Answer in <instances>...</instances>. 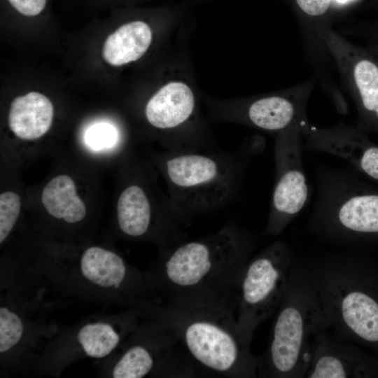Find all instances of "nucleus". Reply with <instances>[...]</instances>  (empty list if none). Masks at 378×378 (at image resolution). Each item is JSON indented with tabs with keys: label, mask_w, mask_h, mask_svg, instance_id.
<instances>
[{
	"label": "nucleus",
	"mask_w": 378,
	"mask_h": 378,
	"mask_svg": "<svg viewBox=\"0 0 378 378\" xmlns=\"http://www.w3.org/2000/svg\"><path fill=\"white\" fill-rule=\"evenodd\" d=\"M42 203L52 216L75 223L86 215V208L76 193L74 180L67 175H59L52 178L44 187Z\"/></svg>",
	"instance_id": "obj_17"
},
{
	"label": "nucleus",
	"mask_w": 378,
	"mask_h": 378,
	"mask_svg": "<svg viewBox=\"0 0 378 378\" xmlns=\"http://www.w3.org/2000/svg\"><path fill=\"white\" fill-rule=\"evenodd\" d=\"M195 108L193 92L186 83L172 81L164 85L146 104L145 114L153 127L173 129L184 123Z\"/></svg>",
	"instance_id": "obj_14"
},
{
	"label": "nucleus",
	"mask_w": 378,
	"mask_h": 378,
	"mask_svg": "<svg viewBox=\"0 0 378 378\" xmlns=\"http://www.w3.org/2000/svg\"><path fill=\"white\" fill-rule=\"evenodd\" d=\"M165 171L173 192L181 202L192 208L214 206L220 203L230 191V172L210 156H172L166 162Z\"/></svg>",
	"instance_id": "obj_9"
},
{
	"label": "nucleus",
	"mask_w": 378,
	"mask_h": 378,
	"mask_svg": "<svg viewBox=\"0 0 378 378\" xmlns=\"http://www.w3.org/2000/svg\"><path fill=\"white\" fill-rule=\"evenodd\" d=\"M123 332L111 323L96 321L83 326L76 340L88 357L102 358L111 354L120 344Z\"/></svg>",
	"instance_id": "obj_19"
},
{
	"label": "nucleus",
	"mask_w": 378,
	"mask_h": 378,
	"mask_svg": "<svg viewBox=\"0 0 378 378\" xmlns=\"http://www.w3.org/2000/svg\"><path fill=\"white\" fill-rule=\"evenodd\" d=\"M317 180V198L309 221L316 237L340 246L378 238V190L348 170H320Z\"/></svg>",
	"instance_id": "obj_5"
},
{
	"label": "nucleus",
	"mask_w": 378,
	"mask_h": 378,
	"mask_svg": "<svg viewBox=\"0 0 378 378\" xmlns=\"http://www.w3.org/2000/svg\"><path fill=\"white\" fill-rule=\"evenodd\" d=\"M330 328L305 265L295 260L258 375L303 378L318 334Z\"/></svg>",
	"instance_id": "obj_4"
},
{
	"label": "nucleus",
	"mask_w": 378,
	"mask_h": 378,
	"mask_svg": "<svg viewBox=\"0 0 378 378\" xmlns=\"http://www.w3.org/2000/svg\"><path fill=\"white\" fill-rule=\"evenodd\" d=\"M152 38L148 23L139 20L128 22L108 36L103 47V57L115 66L134 62L147 51Z\"/></svg>",
	"instance_id": "obj_16"
},
{
	"label": "nucleus",
	"mask_w": 378,
	"mask_h": 378,
	"mask_svg": "<svg viewBox=\"0 0 378 378\" xmlns=\"http://www.w3.org/2000/svg\"><path fill=\"white\" fill-rule=\"evenodd\" d=\"M251 248L244 235L230 227L183 243L162 262L158 284L168 302L233 305Z\"/></svg>",
	"instance_id": "obj_1"
},
{
	"label": "nucleus",
	"mask_w": 378,
	"mask_h": 378,
	"mask_svg": "<svg viewBox=\"0 0 378 378\" xmlns=\"http://www.w3.org/2000/svg\"><path fill=\"white\" fill-rule=\"evenodd\" d=\"M117 218L120 230L128 236L138 237L148 231L151 209L141 188L133 185L122 192L117 204Z\"/></svg>",
	"instance_id": "obj_18"
},
{
	"label": "nucleus",
	"mask_w": 378,
	"mask_h": 378,
	"mask_svg": "<svg viewBox=\"0 0 378 378\" xmlns=\"http://www.w3.org/2000/svg\"><path fill=\"white\" fill-rule=\"evenodd\" d=\"M358 111L357 129L378 133V42L356 45L333 30L321 31Z\"/></svg>",
	"instance_id": "obj_7"
},
{
	"label": "nucleus",
	"mask_w": 378,
	"mask_h": 378,
	"mask_svg": "<svg viewBox=\"0 0 378 378\" xmlns=\"http://www.w3.org/2000/svg\"><path fill=\"white\" fill-rule=\"evenodd\" d=\"M79 272L90 284L103 289L122 292L136 300L145 289L143 277L116 253L91 246L81 255Z\"/></svg>",
	"instance_id": "obj_12"
},
{
	"label": "nucleus",
	"mask_w": 378,
	"mask_h": 378,
	"mask_svg": "<svg viewBox=\"0 0 378 378\" xmlns=\"http://www.w3.org/2000/svg\"><path fill=\"white\" fill-rule=\"evenodd\" d=\"M303 148L329 153L350 163L370 178L378 181V146L356 127L344 123L329 128L300 122Z\"/></svg>",
	"instance_id": "obj_10"
},
{
	"label": "nucleus",
	"mask_w": 378,
	"mask_h": 378,
	"mask_svg": "<svg viewBox=\"0 0 378 378\" xmlns=\"http://www.w3.org/2000/svg\"><path fill=\"white\" fill-rule=\"evenodd\" d=\"M330 330L317 336L305 378L378 377V356L367 354Z\"/></svg>",
	"instance_id": "obj_11"
},
{
	"label": "nucleus",
	"mask_w": 378,
	"mask_h": 378,
	"mask_svg": "<svg viewBox=\"0 0 378 378\" xmlns=\"http://www.w3.org/2000/svg\"><path fill=\"white\" fill-rule=\"evenodd\" d=\"M117 140L118 132L115 127L106 122L91 125L85 134L86 145L94 151L108 150L114 146Z\"/></svg>",
	"instance_id": "obj_22"
},
{
	"label": "nucleus",
	"mask_w": 378,
	"mask_h": 378,
	"mask_svg": "<svg viewBox=\"0 0 378 378\" xmlns=\"http://www.w3.org/2000/svg\"><path fill=\"white\" fill-rule=\"evenodd\" d=\"M18 13L28 18L36 17L46 8L48 0H6Z\"/></svg>",
	"instance_id": "obj_23"
},
{
	"label": "nucleus",
	"mask_w": 378,
	"mask_h": 378,
	"mask_svg": "<svg viewBox=\"0 0 378 378\" xmlns=\"http://www.w3.org/2000/svg\"><path fill=\"white\" fill-rule=\"evenodd\" d=\"M24 324L20 316L6 306L0 307V353L10 352L23 337Z\"/></svg>",
	"instance_id": "obj_20"
},
{
	"label": "nucleus",
	"mask_w": 378,
	"mask_h": 378,
	"mask_svg": "<svg viewBox=\"0 0 378 378\" xmlns=\"http://www.w3.org/2000/svg\"><path fill=\"white\" fill-rule=\"evenodd\" d=\"M305 267L331 330L378 356V270L345 253Z\"/></svg>",
	"instance_id": "obj_3"
},
{
	"label": "nucleus",
	"mask_w": 378,
	"mask_h": 378,
	"mask_svg": "<svg viewBox=\"0 0 378 378\" xmlns=\"http://www.w3.org/2000/svg\"><path fill=\"white\" fill-rule=\"evenodd\" d=\"M295 259L289 245L277 240L244 267L234 298L237 321L246 332L255 328L278 309Z\"/></svg>",
	"instance_id": "obj_6"
},
{
	"label": "nucleus",
	"mask_w": 378,
	"mask_h": 378,
	"mask_svg": "<svg viewBox=\"0 0 378 378\" xmlns=\"http://www.w3.org/2000/svg\"><path fill=\"white\" fill-rule=\"evenodd\" d=\"M311 89V85L307 84L255 99L246 107L245 117L255 127L279 132L307 118L305 110Z\"/></svg>",
	"instance_id": "obj_13"
},
{
	"label": "nucleus",
	"mask_w": 378,
	"mask_h": 378,
	"mask_svg": "<svg viewBox=\"0 0 378 378\" xmlns=\"http://www.w3.org/2000/svg\"><path fill=\"white\" fill-rule=\"evenodd\" d=\"M19 195L5 192L0 195V243L2 244L13 230L20 213Z\"/></svg>",
	"instance_id": "obj_21"
},
{
	"label": "nucleus",
	"mask_w": 378,
	"mask_h": 378,
	"mask_svg": "<svg viewBox=\"0 0 378 378\" xmlns=\"http://www.w3.org/2000/svg\"><path fill=\"white\" fill-rule=\"evenodd\" d=\"M54 115L53 106L44 94L31 92L13 99L8 113V126L18 138L34 140L50 129Z\"/></svg>",
	"instance_id": "obj_15"
},
{
	"label": "nucleus",
	"mask_w": 378,
	"mask_h": 378,
	"mask_svg": "<svg viewBox=\"0 0 378 378\" xmlns=\"http://www.w3.org/2000/svg\"><path fill=\"white\" fill-rule=\"evenodd\" d=\"M337 1H340V2H346V1H347L349 0H337Z\"/></svg>",
	"instance_id": "obj_25"
},
{
	"label": "nucleus",
	"mask_w": 378,
	"mask_h": 378,
	"mask_svg": "<svg viewBox=\"0 0 378 378\" xmlns=\"http://www.w3.org/2000/svg\"><path fill=\"white\" fill-rule=\"evenodd\" d=\"M156 312L195 367L225 377H257L259 358L251 351L253 334L241 328L232 305L168 302Z\"/></svg>",
	"instance_id": "obj_2"
},
{
	"label": "nucleus",
	"mask_w": 378,
	"mask_h": 378,
	"mask_svg": "<svg viewBox=\"0 0 378 378\" xmlns=\"http://www.w3.org/2000/svg\"><path fill=\"white\" fill-rule=\"evenodd\" d=\"M300 122L279 132L274 146L275 183L265 232L279 234L297 216L309 197Z\"/></svg>",
	"instance_id": "obj_8"
},
{
	"label": "nucleus",
	"mask_w": 378,
	"mask_h": 378,
	"mask_svg": "<svg viewBox=\"0 0 378 378\" xmlns=\"http://www.w3.org/2000/svg\"><path fill=\"white\" fill-rule=\"evenodd\" d=\"M299 8L307 15L319 16L329 8L331 0H295Z\"/></svg>",
	"instance_id": "obj_24"
}]
</instances>
